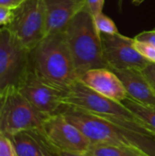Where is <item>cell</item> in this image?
Masks as SVG:
<instances>
[{"instance_id": "24", "label": "cell", "mask_w": 155, "mask_h": 156, "mask_svg": "<svg viewBox=\"0 0 155 156\" xmlns=\"http://www.w3.org/2000/svg\"><path fill=\"white\" fill-rule=\"evenodd\" d=\"M26 0H0V5L5 6L11 9H16L22 5Z\"/></svg>"}, {"instance_id": "8", "label": "cell", "mask_w": 155, "mask_h": 156, "mask_svg": "<svg viewBox=\"0 0 155 156\" xmlns=\"http://www.w3.org/2000/svg\"><path fill=\"white\" fill-rule=\"evenodd\" d=\"M41 130L58 151L86 154L91 145L86 136L61 113L49 116Z\"/></svg>"}, {"instance_id": "5", "label": "cell", "mask_w": 155, "mask_h": 156, "mask_svg": "<svg viewBox=\"0 0 155 156\" xmlns=\"http://www.w3.org/2000/svg\"><path fill=\"white\" fill-rule=\"evenodd\" d=\"M63 104L97 115L111 122H137L132 112L122 103L94 91L78 80L66 92Z\"/></svg>"}, {"instance_id": "13", "label": "cell", "mask_w": 155, "mask_h": 156, "mask_svg": "<svg viewBox=\"0 0 155 156\" xmlns=\"http://www.w3.org/2000/svg\"><path fill=\"white\" fill-rule=\"evenodd\" d=\"M16 156H58L41 128L19 132L8 136Z\"/></svg>"}, {"instance_id": "1", "label": "cell", "mask_w": 155, "mask_h": 156, "mask_svg": "<svg viewBox=\"0 0 155 156\" xmlns=\"http://www.w3.org/2000/svg\"><path fill=\"white\" fill-rule=\"evenodd\" d=\"M29 69L46 84L62 91L79 80L64 32L46 36L29 50Z\"/></svg>"}, {"instance_id": "12", "label": "cell", "mask_w": 155, "mask_h": 156, "mask_svg": "<svg viewBox=\"0 0 155 156\" xmlns=\"http://www.w3.org/2000/svg\"><path fill=\"white\" fill-rule=\"evenodd\" d=\"M46 36L63 32L71 19L87 5V0H43Z\"/></svg>"}, {"instance_id": "22", "label": "cell", "mask_w": 155, "mask_h": 156, "mask_svg": "<svg viewBox=\"0 0 155 156\" xmlns=\"http://www.w3.org/2000/svg\"><path fill=\"white\" fill-rule=\"evenodd\" d=\"M14 9L0 5V27H6L12 20Z\"/></svg>"}, {"instance_id": "23", "label": "cell", "mask_w": 155, "mask_h": 156, "mask_svg": "<svg viewBox=\"0 0 155 156\" xmlns=\"http://www.w3.org/2000/svg\"><path fill=\"white\" fill-rule=\"evenodd\" d=\"M104 3L105 0H87V6L93 17L102 13Z\"/></svg>"}, {"instance_id": "19", "label": "cell", "mask_w": 155, "mask_h": 156, "mask_svg": "<svg viewBox=\"0 0 155 156\" xmlns=\"http://www.w3.org/2000/svg\"><path fill=\"white\" fill-rule=\"evenodd\" d=\"M0 156H16L8 136L0 133Z\"/></svg>"}, {"instance_id": "10", "label": "cell", "mask_w": 155, "mask_h": 156, "mask_svg": "<svg viewBox=\"0 0 155 156\" xmlns=\"http://www.w3.org/2000/svg\"><path fill=\"white\" fill-rule=\"evenodd\" d=\"M103 58L108 68L143 69L149 61L133 47L132 37L100 33Z\"/></svg>"}, {"instance_id": "7", "label": "cell", "mask_w": 155, "mask_h": 156, "mask_svg": "<svg viewBox=\"0 0 155 156\" xmlns=\"http://www.w3.org/2000/svg\"><path fill=\"white\" fill-rule=\"evenodd\" d=\"M29 50L5 27H0V92L16 87L29 71Z\"/></svg>"}, {"instance_id": "28", "label": "cell", "mask_w": 155, "mask_h": 156, "mask_svg": "<svg viewBox=\"0 0 155 156\" xmlns=\"http://www.w3.org/2000/svg\"><path fill=\"white\" fill-rule=\"evenodd\" d=\"M152 136H153V138L155 140V133H152Z\"/></svg>"}, {"instance_id": "6", "label": "cell", "mask_w": 155, "mask_h": 156, "mask_svg": "<svg viewBox=\"0 0 155 156\" xmlns=\"http://www.w3.org/2000/svg\"><path fill=\"white\" fill-rule=\"evenodd\" d=\"M28 50L46 37V14L43 0H26L14 9L11 22L5 27Z\"/></svg>"}, {"instance_id": "18", "label": "cell", "mask_w": 155, "mask_h": 156, "mask_svg": "<svg viewBox=\"0 0 155 156\" xmlns=\"http://www.w3.org/2000/svg\"><path fill=\"white\" fill-rule=\"evenodd\" d=\"M132 42L134 48L149 62L155 63V47L144 42L137 41L133 37H132Z\"/></svg>"}, {"instance_id": "29", "label": "cell", "mask_w": 155, "mask_h": 156, "mask_svg": "<svg viewBox=\"0 0 155 156\" xmlns=\"http://www.w3.org/2000/svg\"><path fill=\"white\" fill-rule=\"evenodd\" d=\"M1 98H2V93L0 92V101H1Z\"/></svg>"}, {"instance_id": "25", "label": "cell", "mask_w": 155, "mask_h": 156, "mask_svg": "<svg viewBox=\"0 0 155 156\" xmlns=\"http://www.w3.org/2000/svg\"><path fill=\"white\" fill-rule=\"evenodd\" d=\"M58 156H87V154H81V153H72V152L58 151Z\"/></svg>"}, {"instance_id": "4", "label": "cell", "mask_w": 155, "mask_h": 156, "mask_svg": "<svg viewBox=\"0 0 155 156\" xmlns=\"http://www.w3.org/2000/svg\"><path fill=\"white\" fill-rule=\"evenodd\" d=\"M49 116L38 112L19 92L10 87L0 101V133L10 136L19 132L41 128Z\"/></svg>"}, {"instance_id": "20", "label": "cell", "mask_w": 155, "mask_h": 156, "mask_svg": "<svg viewBox=\"0 0 155 156\" xmlns=\"http://www.w3.org/2000/svg\"><path fill=\"white\" fill-rule=\"evenodd\" d=\"M141 71L155 93V63L149 62Z\"/></svg>"}, {"instance_id": "9", "label": "cell", "mask_w": 155, "mask_h": 156, "mask_svg": "<svg viewBox=\"0 0 155 156\" xmlns=\"http://www.w3.org/2000/svg\"><path fill=\"white\" fill-rule=\"evenodd\" d=\"M17 90L32 106L48 116L60 113L64 107L63 99L67 91L46 84L30 69L17 86Z\"/></svg>"}, {"instance_id": "30", "label": "cell", "mask_w": 155, "mask_h": 156, "mask_svg": "<svg viewBox=\"0 0 155 156\" xmlns=\"http://www.w3.org/2000/svg\"><path fill=\"white\" fill-rule=\"evenodd\" d=\"M154 29H155V27H154Z\"/></svg>"}, {"instance_id": "27", "label": "cell", "mask_w": 155, "mask_h": 156, "mask_svg": "<svg viewBox=\"0 0 155 156\" xmlns=\"http://www.w3.org/2000/svg\"><path fill=\"white\" fill-rule=\"evenodd\" d=\"M122 1L123 0H119V8L120 9H122Z\"/></svg>"}, {"instance_id": "15", "label": "cell", "mask_w": 155, "mask_h": 156, "mask_svg": "<svg viewBox=\"0 0 155 156\" xmlns=\"http://www.w3.org/2000/svg\"><path fill=\"white\" fill-rule=\"evenodd\" d=\"M122 103L132 112L140 125L151 133H155V106L140 103L128 96Z\"/></svg>"}, {"instance_id": "21", "label": "cell", "mask_w": 155, "mask_h": 156, "mask_svg": "<svg viewBox=\"0 0 155 156\" xmlns=\"http://www.w3.org/2000/svg\"><path fill=\"white\" fill-rule=\"evenodd\" d=\"M133 38L137 41L148 43L155 47V29L153 28V30H146V31L141 32L140 34L136 35Z\"/></svg>"}, {"instance_id": "3", "label": "cell", "mask_w": 155, "mask_h": 156, "mask_svg": "<svg viewBox=\"0 0 155 156\" xmlns=\"http://www.w3.org/2000/svg\"><path fill=\"white\" fill-rule=\"evenodd\" d=\"M63 32L79 78L90 69L108 68L103 58L100 33L87 5L71 19Z\"/></svg>"}, {"instance_id": "16", "label": "cell", "mask_w": 155, "mask_h": 156, "mask_svg": "<svg viewBox=\"0 0 155 156\" xmlns=\"http://www.w3.org/2000/svg\"><path fill=\"white\" fill-rule=\"evenodd\" d=\"M87 156H150L134 146L91 144Z\"/></svg>"}, {"instance_id": "14", "label": "cell", "mask_w": 155, "mask_h": 156, "mask_svg": "<svg viewBox=\"0 0 155 156\" xmlns=\"http://www.w3.org/2000/svg\"><path fill=\"white\" fill-rule=\"evenodd\" d=\"M121 80L128 97L145 104L155 106V93L144 78L141 69H111Z\"/></svg>"}, {"instance_id": "26", "label": "cell", "mask_w": 155, "mask_h": 156, "mask_svg": "<svg viewBox=\"0 0 155 156\" xmlns=\"http://www.w3.org/2000/svg\"><path fill=\"white\" fill-rule=\"evenodd\" d=\"M145 1L146 0H132V5H140L143 2H145Z\"/></svg>"}, {"instance_id": "11", "label": "cell", "mask_w": 155, "mask_h": 156, "mask_svg": "<svg viewBox=\"0 0 155 156\" xmlns=\"http://www.w3.org/2000/svg\"><path fill=\"white\" fill-rule=\"evenodd\" d=\"M79 80L94 91L115 101L122 102L128 96L121 80L109 68L90 69Z\"/></svg>"}, {"instance_id": "17", "label": "cell", "mask_w": 155, "mask_h": 156, "mask_svg": "<svg viewBox=\"0 0 155 156\" xmlns=\"http://www.w3.org/2000/svg\"><path fill=\"white\" fill-rule=\"evenodd\" d=\"M93 19H94L95 26L100 33H104V34H109V35L120 34L118 27H116L113 20L111 19L106 15H104L103 13L93 17Z\"/></svg>"}, {"instance_id": "2", "label": "cell", "mask_w": 155, "mask_h": 156, "mask_svg": "<svg viewBox=\"0 0 155 156\" xmlns=\"http://www.w3.org/2000/svg\"><path fill=\"white\" fill-rule=\"evenodd\" d=\"M60 113L75 125L91 144L134 146L148 155L155 156V140L152 135L128 130L97 115L66 105Z\"/></svg>"}]
</instances>
